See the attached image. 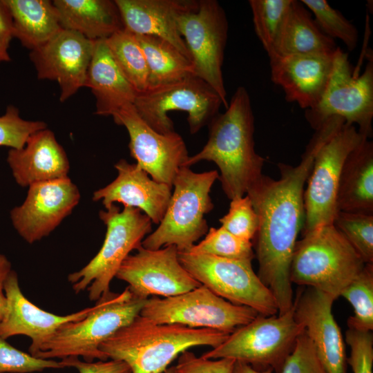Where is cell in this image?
I'll return each mask as SVG.
<instances>
[{
  "instance_id": "1",
  "label": "cell",
  "mask_w": 373,
  "mask_h": 373,
  "mask_svg": "<svg viewBox=\"0 0 373 373\" xmlns=\"http://www.w3.org/2000/svg\"><path fill=\"white\" fill-rule=\"evenodd\" d=\"M344 124L341 117L329 118L315 130L298 164L278 163L279 179L262 174L247 191L258 219L254 237L257 275L272 293L278 314H285L294 305L290 265L304 223L303 194L307 179L321 147Z\"/></svg>"
},
{
  "instance_id": "2",
  "label": "cell",
  "mask_w": 373,
  "mask_h": 373,
  "mask_svg": "<svg viewBox=\"0 0 373 373\" xmlns=\"http://www.w3.org/2000/svg\"><path fill=\"white\" fill-rule=\"evenodd\" d=\"M254 115L248 91L238 86L226 111L208 124L209 138L197 153L189 156L184 166L201 161L214 162L218 179L229 200L246 195L249 186L262 175L265 158L255 150Z\"/></svg>"
},
{
  "instance_id": "3",
  "label": "cell",
  "mask_w": 373,
  "mask_h": 373,
  "mask_svg": "<svg viewBox=\"0 0 373 373\" xmlns=\"http://www.w3.org/2000/svg\"><path fill=\"white\" fill-rule=\"evenodd\" d=\"M230 334L179 324H160L140 315L99 346L107 358L126 363L131 373H164L183 352L202 345L215 348Z\"/></svg>"
},
{
  "instance_id": "4",
  "label": "cell",
  "mask_w": 373,
  "mask_h": 373,
  "mask_svg": "<svg viewBox=\"0 0 373 373\" xmlns=\"http://www.w3.org/2000/svg\"><path fill=\"white\" fill-rule=\"evenodd\" d=\"M302 236L291 258V283L316 289L336 300L363 270L365 262L334 224Z\"/></svg>"
},
{
  "instance_id": "5",
  "label": "cell",
  "mask_w": 373,
  "mask_h": 373,
  "mask_svg": "<svg viewBox=\"0 0 373 373\" xmlns=\"http://www.w3.org/2000/svg\"><path fill=\"white\" fill-rule=\"evenodd\" d=\"M146 300L133 297L128 287L119 294L110 291L97 300L84 318L61 326L33 356L106 361L100 345L140 315Z\"/></svg>"
},
{
  "instance_id": "6",
  "label": "cell",
  "mask_w": 373,
  "mask_h": 373,
  "mask_svg": "<svg viewBox=\"0 0 373 373\" xmlns=\"http://www.w3.org/2000/svg\"><path fill=\"white\" fill-rule=\"evenodd\" d=\"M218 178L217 170L196 173L190 167H180L164 217L142 246L158 249L174 245L179 251L189 250L209 229L204 216L213 209L210 192Z\"/></svg>"
},
{
  "instance_id": "7",
  "label": "cell",
  "mask_w": 373,
  "mask_h": 373,
  "mask_svg": "<svg viewBox=\"0 0 373 373\" xmlns=\"http://www.w3.org/2000/svg\"><path fill=\"white\" fill-rule=\"evenodd\" d=\"M99 216L106 227L101 249L85 267L68 276L75 292L87 289L90 300H98L110 292V284L122 263L152 231V221L137 208L124 207L120 210L113 204Z\"/></svg>"
},
{
  "instance_id": "8",
  "label": "cell",
  "mask_w": 373,
  "mask_h": 373,
  "mask_svg": "<svg viewBox=\"0 0 373 373\" xmlns=\"http://www.w3.org/2000/svg\"><path fill=\"white\" fill-rule=\"evenodd\" d=\"M367 52V63L362 73L352 70L348 53L337 47L330 76L317 104L305 110V117L315 130L332 117L342 118L369 138L372 135L373 57Z\"/></svg>"
},
{
  "instance_id": "9",
  "label": "cell",
  "mask_w": 373,
  "mask_h": 373,
  "mask_svg": "<svg viewBox=\"0 0 373 373\" xmlns=\"http://www.w3.org/2000/svg\"><path fill=\"white\" fill-rule=\"evenodd\" d=\"M304 330L295 318L293 307L280 315L258 314L201 356L232 358L258 370L271 369L278 373Z\"/></svg>"
},
{
  "instance_id": "10",
  "label": "cell",
  "mask_w": 373,
  "mask_h": 373,
  "mask_svg": "<svg viewBox=\"0 0 373 373\" xmlns=\"http://www.w3.org/2000/svg\"><path fill=\"white\" fill-rule=\"evenodd\" d=\"M133 105L140 117L162 134L175 131L168 112L184 111L190 133L195 134L219 113L223 104L207 82L192 75L137 93Z\"/></svg>"
},
{
  "instance_id": "11",
  "label": "cell",
  "mask_w": 373,
  "mask_h": 373,
  "mask_svg": "<svg viewBox=\"0 0 373 373\" xmlns=\"http://www.w3.org/2000/svg\"><path fill=\"white\" fill-rule=\"evenodd\" d=\"M178 258L193 278L217 296L260 315L278 313L272 293L254 272L251 261L179 251Z\"/></svg>"
},
{
  "instance_id": "12",
  "label": "cell",
  "mask_w": 373,
  "mask_h": 373,
  "mask_svg": "<svg viewBox=\"0 0 373 373\" xmlns=\"http://www.w3.org/2000/svg\"><path fill=\"white\" fill-rule=\"evenodd\" d=\"M140 315L160 324H179L231 334L254 320L258 313L234 305L202 285L176 296L148 298Z\"/></svg>"
},
{
  "instance_id": "13",
  "label": "cell",
  "mask_w": 373,
  "mask_h": 373,
  "mask_svg": "<svg viewBox=\"0 0 373 373\" xmlns=\"http://www.w3.org/2000/svg\"><path fill=\"white\" fill-rule=\"evenodd\" d=\"M364 138L354 125H344L318 151L306 181L302 235L333 224L338 212L336 196L339 179L349 153Z\"/></svg>"
},
{
  "instance_id": "14",
  "label": "cell",
  "mask_w": 373,
  "mask_h": 373,
  "mask_svg": "<svg viewBox=\"0 0 373 373\" xmlns=\"http://www.w3.org/2000/svg\"><path fill=\"white\" fill-rule=\"evenodd\" d=\"M178 25L196 76L218 93L227 108L229 102L222 70L229 28L224 10L216 0H200L195 10L178 17Z\"/></svg>"
},
{
  "instance_id": "15",
  "label": "cell",
  "mask_w": 373,
  "mask_h": 373,
  "mask_svg": "<svg viewBox=\"0 0 373 373\" xmlns=\"http://www.w3.org/2000/svg\"><path fill=\"white\" fill-rule=\"evenodd\" d=\"M135 251L126 258L115 276L128 283L133 297H170L202 285L181 265L175 246L149 249L141 245Z\"/></svg>"
},
{
  "instance_id": "16",
  "label": "cell",
  "mask_w": 373,
  "mask_h": 373,
  "mask_svg": "<svg viewBox=\"0 0 373 373\" xmlns=\"http://www.w3.org/2000/svg\"><path fill=\"white\" fill-rule=\"evenodd\" d=\"M117 125L123 126L129 135L128 148L136 164L154 180L173 187L179 169L188 157L186 145L175 131L162 134L146 124L133 105H125L111 116Z\"/></svg>"
},
{
  "instance_id": "17",
  "label": "cell",
  "mask_w": 373,
  "mask_h": 373,
  "mask_svg": "<svg viewBox=\"0 0 373 373\" xmlns=\"http://www.w3.org/2000/svg\"><path fill=\"white\" fill-rule=\"evenodd\" d=\"M24 202L10 211L13 227L32 244L48 236L79 203L80 193L67 177L28 186Z\"/></svg>"
},
{
  "instance_id": "18",
  "label": "cell",
  "mask_w": 373,
  "mask_h": 373,
  "mask_svg": "<svg viewBox=\"0 0 373 373\" xmlns=\"http://www.w3.org/2000/svg\"><path fill=\"white\" fill-rule=\"evenodd\" d=\"M95 42L78 32L62 29L46 43L30 50L29 57L37 78L59 84L60 102L84 87Z\"/></svg>"
},
{
  "instance_id": "19",
  "label": "cell",
  "mask_w": 373,
  "mask_h": 373,
  "mask_svg": "<svg viewBox=\"0 0 373 373\" xmlns=\"http://www.w3.org/2000/svg\"><path fill=\"white\" fill-rule=\"evenodd\" d=\"M334 300L312 287L294 300L296 321L302 325L327 373H346L347 356L341 329L332 314Z\"/></svg>"
},
{
  "instance_id": "20",
  "label": "cell",
  "mask_w": 373,
  "mask_h": 373,
  "mask_svg": "<svg viewBox=\"0 0 373 373\" xmlns=\"http://www.w3.org/2000/svg\"><path fill=\"white\" fill-rule=\"evenodd\" d=\"M6 309L0 321V337L6 339L16 335L29 337V353L34 356L63 325L84 318L94 308L59 316L43 310L29 301L19 287L17 274L11 270L5 284Z\"/></svg>"
},
{
  "instance_id": "21",
  "label": "cell",
  "mask_w": 373,
  "mask_h": 373,
  "mask_svg": "<svg viewBox=\"0 0 373 373\" xmlns=\"http://www.w3.org/2000/svg\"><path fill=\"white\" fill-rule=\"evenodd\" d=\"M116 178L93 193V200L105 209L115 203L140 209L152 222L162 221L172 193V186L154 180L136 163L121 159L115 164Z\"/></svg>"
},
{
  "instance_id": "22",
  "label": "cell",
  "mask_w": 373,
  "mask_h": 373,
  "mask_svg": "<svg viewBox=\"0 0 373 373\" xmlns=\"http://www.w3.org/2000/svg\"><path fill=\"white\" fill-rule=\"evenodd\" d=\"M334 54L273 55L269 57L271 79L283 90L287 102L311 109L327 86Z\"/></svg>"
},
{
  "instance_id": "23",
  "label": "cell",
  "mask_w": 373,
  "mask_h": 373,
  "mask_svg": "<svg viewBox=\"0 0 373 373\" xmlns=\"http://www.w3.org/2000/svg\"><path fill=\"white\" fill-rule=\"evenodd\" d=\"M124 28L136 35H154L175 46L191 61L178 25L184 12L195 10V0H115Z\"/></svg>"
},
{
  "instance_id": "24",
  "label": "cell",
  "mask_w": 373,
  "mask_h": 373,
  "mask_svg": "<svg viewBox=\"0 0 373 373\" xmlns=\"http://www.w3.org/2000/svg\"><path fill=\"white\" fill-rule=\"evenodd\" d=\"M16 182L21 186L68 177L67 155L47 128L32 134L24 146L10 149L7 156Z\"/></svg>"
},
{
  "instance_id": "25",
  "label": "cell",
  "mask_w": 373,
  "mask_h": 373,
  "mask_svg": "<svg viewBox=\"0 0 373 373\" xmlns=\"http://www.w3.org/2000/svg\"><path fill=\"white\" fill-rule=\"evenodd\" d=\"M84 87L90 89L95 98V114L101 116H112L125 105L133 104L137 95L116 65L105 39L95 42Z\"/></svg>"
},
{
  "instance_id": "26",
  "label": "cell",
  "mask_w": 373,
  "mask_h": 373,
  "mask_svg": "<svg viewBox=\"0 0 373 373\" xmlns=\"http://www.w3.org/2000/svg\"><path fill=\"white\" fill-rule=\"evenodd\" d=\"M338 211L373 214V142L364 138L347 155L337 191Z\"/></svg>"
},
{
  "instance_id": "27",
  "label": "cell",
  "mask_w": 373,
  "mask_h": 373,
  "mask_svg": "<svg viewBox=\"0 0 373 373\" xmlns=\"http://www.w3.org/2000/svg\"><path fill=\"white\" fill-rule=\"evenodd\" d=\"M63 29L88 39H106L124 29L117 4L111 0H54Z\"/></svg>"
},
{
  "instance_id": "28",
  "label": "cell",
  "mask_w": 373,
  "mask_h": 373,
  "mask_svg": "<svg viewBox=\"0 0 373 373\" xmlns=\"http://www.w3.org/2000/svg\"><path fill=\"white\" fill-rule=\"evenodd\" d=\"M12 19L13 37L32 50L63 28L59 13L50 0H5Z\"/></svg>"
},
{
  "instance_id": "29",
  "label": "cell",
  "mask_w": 373,
  "mask_h": 373,
  "mask_svg": "<svg viewBox=\"0 0 373 373\" xmlns=\"http://www.w3.org/2000/svg\"><path fill=\"white\" fill-rule=\"evenodd\" d=\"M337 47L334 40L320 30L303 3L291 0L274 55H332Z\"/></svg>"
},
{
  "instance_id": "30",
  "label": "cell",
  "mask_w": 373,
  "mask_h": 373,
  "mask_svg": "<svg viewBox=\"0 0 373 373\" xmlns=\"http://www.w3.org/2000/svg\"><path fill=\"white\" fill-rule=\"evenodd\" d=\"M135 36L147 63L148 88L196 76L192 61L172 44L154 35Z\"/></svg>"
},
{
  "instance_id": "31",
  "label": "cell",
  "mask_w": 373,
  "mask_h": 373,
  "mask_svg": "<svg viewBox=\"0 0 373 373\" xmlns=\"http://www.w3.org/2000/svg\"><path fill=\"white\" fill-rule=\"evenodd\" d=\"M105 42L118 68L137 93L145 90L149 70L135 35L123 29L106 39Z\"/></svg>"
},
{
  "instance_id": "32",
  "label": "cell",
  "mask_w": 373,
  "mask_h": 373,
  "mask_svg": "<svg viewBox=\"0 0 373 373\" xmlns=\"http://www.w3.org/2000/svg\"><path fill=\"white\" fill-rule=\"evenodd\" d=\"M291 0H249L254 31L268 56L276 53Z\"/></svg>"
},
{
  "instance_id": "33",
  "label": "cell",
  "mask_w": 373,
  "mask_h": 373,
  "mask_svg": "<svg viewBox=\"0 0 373 373\" xmlns=\"http://www.w3.org/2000/svg\"><path fill=\"white\" fill-rule=\"evenodd\" d=\"M352 306L354 315L347 319L348 328L373 329V264H365L359 274L341 294Z\"/></svg>"
},
{
  "instance_id": "34",
  "label": "cell",
  "mask_w": 373,
  "mask_h": 373,
  "mask_svg": "<svg viewBox=\"0 0 373 373\" xmlns=\"http://www.w3.org/2000/svg\"><path fill=\"white\" fill-rule=\"evenodd\" d=\"M186 251L233 260L252 261L255 258L251 240L239 238L222 227L209 228L204 238Z\"/></svg>"
},
{
  "instance_id": "35",
  "label": "cell",
  "mask_w": 373,
  "mask_h": 373,
  "mask_svg": "<svg viewBox=\"0 0 373 373\" xmlns=\"http://www.w3.org/2000/svg\"><path fill=\"white\" fill-rule=\"evenodd\" d=\"M300 1L314 15L315 22L325 35L334 40H341L350 51L356 48L358 30L342 13L331 7L325 0Z\"/></svg>"
},
{
  "instance_id": "36",
  "label": "cell",
  "mask_w": 373,
  "mask_h": 373,
  "mask_svg": "<svg viewBox=\"0 0 373 373\" xmlns=\"http://www.w3.org/2000/svg\"><path fill=\"white\" fill-rule=\"evenodd\" d=\"M334 225L365 264H373V214L339 211Z\"/></svg>"
},
{
  "instance_id": "37",
  "label": "cell",
  "mask_w": 373,
  "mask_h": 373,
  "mask_svg": "<svg viewBox=\"0 0 373 373\" xmlns=\"http://www.w3.org/2000/svg\"><path fill=\"white\" fill-rule=\"evenodd\" d=\"M46 128L44 122L23 119L18 108L9 105L0 116V146L20 149L32 134Z\"/></svg>"
},
{
  "instance_id": "38",
  "label": "cell",
  "mask_w": 373,
  "mask_h": 373,
  "mask_svg": "<svg viewBox=\"0 0 373 373\" xmlns=\"http://www.w3.org/2000/svg\"><path fill=\"white\" fill-rule=\"evenodd\" d=\"M65 367L61 360L33 356L15 348L0 337V373H31Z\"/></svg>"
},
{
  "instance_id": "39",
  "label": "cell",
  "mask_w": 373,
  "mask_h": 373,
  "mask_svg": "<svg viewBox=\"0 0 373 373\" xmlns=\"http://www.w3.org/2000/svg\"><path fill=\"white\" fill-rule=\"evenodd\" d=\"M219 221L222 227L247 240L254 238L258 227L257 214L247 195L231 200L227 213Z\"/></svg>"
},
{
  "instance_id": "40",
  "label": "cell",
  "mask_w": 373,
  "mask_h": 373,
  "mask_svg": "<svg viewBox=\"0 0 373 373\" xmlns=\"http://www.w3.org/2000/svg\"><path fill=\"white\" fill-rule=\"evenodd\" d=\"M278 373H327L305 330Z\"/></svg>"
},
{
  "instance_id": "41",
  "label": "cell",
  "mask_w": 373,
  "mask_h": 373,
  "mask_svg": "<svg viewBox=\"0 0 373 373\" xmlns=\"http://www.w3.org/2000/svg\"><path fill=\"white\" fill-rule=\"evenodd\" d=\"M345 341L350 347L347 358L353 373H373V336L372 332L348 328Z\"/></svg>"
},
{
  "instance_id": "42",
  "label": "cell",
  "mask_w": 373,
  "mask_h": 373,
  "mask_svg": "<svg viewBox=\"0 0 373 373\" xmlns=\"http://www.w3.org/2000/svg\"><path fill=\"white\" fill-rule=\"evenodd\" d=\"M235 361L227 358L198 357L193 352L186 350L179 356L174 369L176 373H232Z\"/></svg>"
},
{
  "instance_id": "43",
  "label": "cell",
  "mask_w": 373,
  "mask_h": 373,
  "mask_svg": "<svg viewBox=\"0 0 373 373\" xmlns=\"http://www.w3.org/2000/svg\"><path fill=\"white\" fill-rule=\"evenodd\" d=\"M61 361L66 367H75L79 373H131L128 365L119 360L84 362L78 357H68Z\"/></svg>"
},
{
  "instance_id": "44",
  "label": "cell",
  "mask_w": 373,
  "mask_h": 373,
  "mask_svg": "<svg viewBox=\"0 0 373 373\" xmlns=\"http://www.w3.org/2000/svg\"><path fill=\"white\" fill-rule=\"evenodd\" d=\"M13 38L12 15L5 0H0V39L10 45Z\"/></svg>"
},
{
  "instance_id": "45",
  "label": "cell",
  "mask_w": 373,
  "mask_h": 373,
  "mask_svg": "<svg viewBox=\"0 0 373 373\" xmlns=\"http://www.w3.org/2000/svg\"><path fill=\"white\" fill-rule=\"evenodd\" d=\"M11 271V264L8 258L0 254V321L6 309V297L4 291L5 282Z\"/></svg>"
},
{
  "instance_id": "46",
  "label": "cell",
  "mask_w": 373,
  "mask_h": 373,
  "mask_svg": "<svg viewBox=\"0 0 373 373\" xmlns=\"http://www.w3.org/2000/svg\"><path fill=\"white\" fill-rule=\"evenodd\" d=\"M232 373H273V370H258L248 363L236 361Z\"/></svg>"
},
{
  "instance_id": "47",
  "label": "cell",
  "mask_w": 373,
  "mask_h": 373,
  "mask_svg": "<svg viewBox=\"0 0 373 373\" xmlns=\"http://www.w3.org/2000/svg\"><path fill=\"white\" fill-rule=\"evenodd\" d=\"M9 44H6L0 39V63L9 61L10 56L8 52Z\"/></svg>"
},
{
  "instance_id": "48",
  "label": "cell",
  "mask_w": 373,
  "mask_h": 373,
  "mask_svg": "<svg viewBox=\"0 0 373 373\" xmlns=\"http://www.w3.org/2000/svg\"><path fill=\"white\" fill-rule=\"evenodd\" d=\"M164 373H176L174 369V366L168 367Z\"/></svg>"
}]
</instances>
